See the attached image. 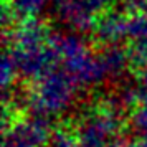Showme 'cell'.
<instances>
[{"mask_svg": "<svg viewBox=\"0 0 147 147\" xmlns=\"http://www.w3.org/2000/svg\"><path fill=\"white\" fill-rule=\"evenodd\" d=\"M7 51L13 60L20 76L35 81L41 74L56 68V56L53 48V33L36 18L23 20L12 27L7 36Z\"/></svg>", "mask_w": 147, "mask_h": 147, "instance_id": "1", "label": "cell"}, {"mask_svg": "<svg viewBox=\"0 0 147 147\" xmlns=\"http://www.w3.org/2000/svg\"><path fill=\"white\" fill-rule=\"evenodd\" d=\"M56 66L71 76L80 88L96 86L109 80L101 53H94L86 41L74 33L53 35Z\"/></svg>", "mask_w": 147, "mask_h": 147, "instance_id": "2", "label": "cell"}, {"mask_svg": "<svg viewBox=\"0 0 147 147\" xmlns=\"http://www.w3.org/2000/svg\"><path fill=\"white\" fill-rule=\"evenodd\" d=\"M80 86L61 68H53L32 83L27 102L33 116L50 119L58 117L73 107Z\"/></svg>", "mask_w": 147, "mask_h": 147, "instance_id": "3", "label": "cell"}, {"mask_svg": "<svg viewBox=\"0 0 147 147\" xmlns=\"http://www.w3.org/2000/svg\"><path fill=\"white\" fill-rule=\"evenodd\" d=\"M122 114L116 101L102 99L80 116L74 134L86 147H106L122 131Z\"/></svg>", "mask_w": 147, "mask_h": 147, "instance_id": "4", "label": "cell"}, {"mask_svg": "<svg viewBox=\"0 0 147 147\" xmlns=\"http://www.w3.org/2000/svg\"><path fill=\"white\" fill-rule=\"evenodd\" d=\"M111 0H51V12L61 25L73 32H88L106 15Z\"/></svg>", "mask_w": 147, "mask_h": 147, "instance_id": "5", "label": "cell"}, {"mask_svg": "<svg viewBox=\"0 0 147 147\" xmlns=\"http://www.w3.org/2000/svg\"><path fill=\"white\" fill-rule=\"evenodd\" d=\"M51 127L48 119L30 116L17 119L3 127L2 147H47L51 139Z\"/></svg>", "mask_w": 147, "mask_h": 147, "instance_id": "6", "label": "cell"}, {"mask_svg": "<svg viewBox=\"0 0 147 147\" xmlns=\"http://www.w3.org/2000/svg\"><path fill=\"white\" fill-rule=\"evenodd\" d=\"M96 36L106 47H116L119 41L127 40L129 17L122 13H106L96 23Z\"/></svg>", "mask_w": 147, "mask_h": 147, "instance_id": "7", "label": "cell"}, {"mask_svg": "<svg viewBox=\"0 0 147 147\" xmlns=\"http://www.w3.org/2000/svg\"><path fill=\"white\" fill-rule=\"evenodd\" d=\"M131 56L142 61L147 60V12L129 17V35Z\"/></svg>", "mask_w": 147, "mask_h": 147, "instance_id": "8", "label": "cell"}, {"mask_svg": "<svg viewBox=\"0 0 147 147\" xmlns=\"http://www.w3.org/2000/svg\"><path fill=\"white\" fill-rule=\"evenodd\" d=\"M102 61H104V68L109 80H117L127 71L129 63H131V53L116 47H106L104 51H101Z\"/></svg>", "mask_w": 147, "mask_h": 147, "instance_id": "9", "label": "cell"}, {"mask_svg": "<svg viewBox=\"0 0 147 147\" xmlns=\"http://www.w3.org/2000/svg\"><path fill=\"white\" fill-rule=\"evenodd\" d=\"M48 5H51V0H8L5 8L12 13V17L17 15L23 20H32L45 12Z\"/></svg>", "mask_w": 147, "mask_h": 147, "instance_id": "10", "label": "cell"}, {"mask_svg": "<svg viewBox=\"0 0 147 147\" xmlns=\"http://www.w3.org/2000/svg\"><path fill=\"white\" fill-rule=\"evenodd\" d=\"M139 89V99H137V104L134 106L132 126L142 137H147V91H144L142 88Z\"/></svg>", "mask_w": 147, "mask_h": 147, "instance_id": "11", "label": "cell"}, {"mask_svg": "<svg viewBox=\"0 0 147 147\" xmlns=\"http://www.w3.org/2000/svg\"><path fill=\"white\" fill-rule=\"evenodd\" d=\"M20 74L17 71V66H15L12 56L5 51L3 56H2V69H0V81H2V88H3V93L7 94L10 86L15 83V80L18 78Z\"/></svg>", "mask_w": 147, "mask_h": 147, "instance_id": "12", "label": "cell"}, {"mask_svg": "<svg viewBox=\"0 0 147 147\" xmlns=\"http://www.w3.org/2000/svg\"><path fill=\"white\" fill-rule=\"evenodd\" d=\"M51 147H86L71 131H58L51 137Z\"/></svg>", "mask_w": 147, "mask_h": 147, "instance_id": "13", "label": "cell"}, {"mask_svg": "<svg viewBox=\"0 0 147 147\" xmlns=\"http://www.w3.org/2000/svg\"><path fill=\"white\" fill-rule=\"evenodd\" d=\"M119 5L131 15H139L147 12V0H119Z\"/></svg>", "mask_w": 147, "mask_h": 147, "instance_id": "14", "label": "cell"}, {"mask_svg": "<svg viewBox=\"0 0 147 147\" xmlns=\"http://www.w3.org/2000/svg\"><path fill=\"white\" fill-rule=\"evenodd\" d=\"M137 81H139V88L147 91V60L140 63L139 74H137Z\"/></svg>", "mask_w": 147, "mask_h": 147, "instance_id": "15", "label": "cell"}, {"mask_svg": "<svg viewBox=\"0 0 147 147\" xmlns=\"http://www.w3.org/2000/svg\"><path fill=\"white\" fill-rule=\"evenodd\" d=\"M129 147H147V137H142V136H140L139 139L134 140Z\"/></svg>", "mask_w": 147, "mask_h": 147, "instance_id": "16", "label": "cell"}, {"mask_svg": "<svg viewBox=\"0 0 147 147\" xmlns=\"http://www.w3.org/2000/svg\"><path fill=\"white\" fill-rule=\"evenodd\" d=\"M106 147H126V146H122L119 140H114V142H111V144H107Z\"/></svg>", "mask_w": 147, "mask_h": 147, "instance_id": "17", "label": "cell"}]
</instances>
